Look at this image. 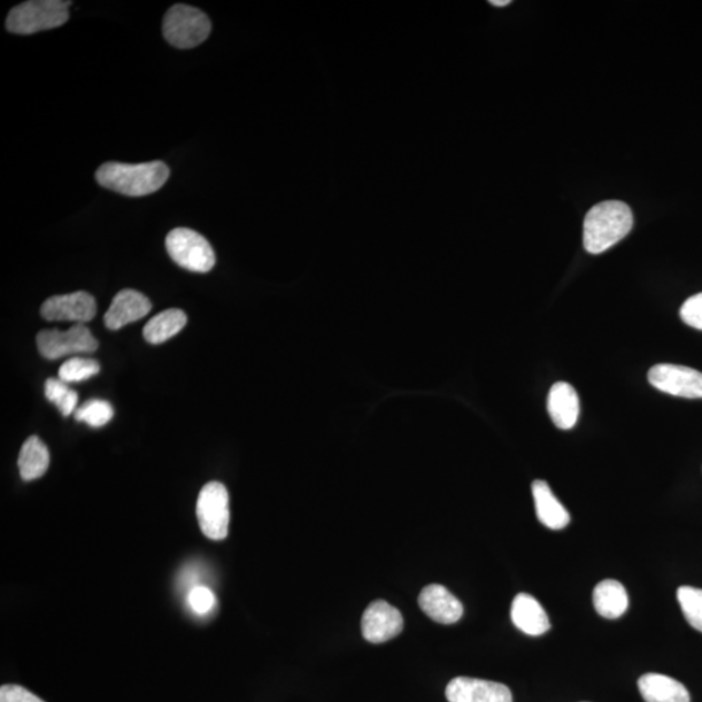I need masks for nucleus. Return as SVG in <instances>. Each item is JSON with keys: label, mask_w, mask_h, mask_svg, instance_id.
<instances>
[{"label": "nucleus", "mask_w": 702, "mask_h": 702, "mask_svg": "<svg viewBox=\"0 0 702 702\" xmlns=\"http://www.w3.org/2000/svg\"><path fill=\"white\" fill-rule=\"evenodd\" d=\"M96 177L100 187L120 192L122 196L144 197L165 187L169 168L159 160L141 165L107 161L98 168Z\"/></svg>", "instance_id": "f257e3e1"}, {"label": "nucleus", "mask_w": 702, "mask_h": 702, "mask_svg": "<svg viewBox=\"0 0 702 702\" xmlns=\"http://www.w3.org/2000/svg\"><path fill=\"white\" fill-rule=\"evenodd\" d=\"M634 227L631 208L620 200H606L593 206L584 220V248L601 254L613 248Z\"/></svg>", "instance_id": "f03ea898"}, {"label": "nucleus", "mask_w": 702, "mask_h": 702, "mask_svg": "<svg viewBox=\"0 0 702 702\" xmlns=\"http://www.w3.org/2000/svg\"><path fill=\"white\" fill-rule=\"evenodd\" d=\"M63 0H32L13 7L6 27L14 34H34L42 30L65 26L69 20V6Z\"/></svg>", "instance_id": "7ed1b4c3"}, {"label": "nucleus", "mask_w": 702, "mask_h": 702, "mask_svg": "<svg viewBox=\"0 0 702 702\" xmlns=\"http://www.w3.org/2000/svg\"><path fill=\"white\" fill-rule=\"evenodd\" d=\"M211 32V21L202 11L187 4H176L166 13L164 34L177 49H192L205 42Z\"/></svg>", "instance_id": "20e7f679"}, {"label": "nucleus", "mask_w": 702, "mask_h": 702, "mask_svg": "<svg viewBox=\"0 0 702 702\" xmlns=\"http://www.w3.org/2000/svg\"><path fill=\"white\" fill-rule=\"evenodd\" d=\"M169 257L176 265L191 273L206 274L215 266V253L210 243L196 230L176 228L166 238Z\"/></svg>", "instance_id": "39448f33"}, {"label": "nucleus", "mask_w": 702, "mask_h": 702, "mask_svg": "<svg viewBox=\"0 0 702 702\" xmlns=\"http://www.w3.org/2000/svg\"><path fill=\"white\" fill-rule=\"evenodd\" d=\"M197 518L206 537L219 542L228 536L230 513L226 485L219 482L205 485L197 501Z\"/></svg>", "instance_id": "423d86ee"}, {"label": "nucleus", "mask_w": 702, "mask_h": 702, "mask_svg": "<svg viewBox=\"0 0 702 702\" xmlns=\"http://www.w3.org/2000/svg\"><path fill=\"white\" fill-rule=\"evenodd\" d=\"M98 342L85 324H75L67 332L45 329L37 335V346L46 359H59L72 354H89L98 349Z\"/></svg>", "instance_id": "0eeeda50"}, {"label": "nucleus", "mask_w": 702, "mask_h": 702, "mask_svg": "<svg viewBox=\"0 0 702 702\" xmlns=\"http://www.w3.org/2000/svg\"><path fill=\"white\" fill-rule=\"evenodd\" d=\"M654 388L668 395L683 398H702V374L696 369L662 364L647 373Z\"/></svg>", "instance_id": "6e6552de"}, {"label": "nucleus", "mask_w": 702, "mask_h": 702, "mask_svg": "<svg viewBox=\"0 0 702 702\" xmlns=\"http://www.w3.org/2000/svg\"><path fill=\"white\" fill-rule=\"evenodd\" d=\"M404 630L403 614L387 601L376 600L362 616V634L367 642L382 644L396 637Z\"/></svg>", "instance_id": "1a4fd4ad"}, {"label": "nucleus", "mask_w": 702, "mask_h": 702, "mask_svg": "<svg viewBox=\"0 0 702 702\" xmlns=\"http://www.w3.org/2000/svg\"><path fill=\"white\" fill-rule=\"evenodd\" d=\"M96 314V299L87 291L50 297L41 307L42 318L48 322L85 324L95 319Z\"/></svg>", "instance_id": "9d476101"}, {"label": "nucleus", "mask_w": 702, "mask_h": 702, "mask_svg": "<svg viewBox=\"0 0 702 702\" xmlns=\"http://www.w3.org/2000/svg\"><path fill=\"white\" fill-rule=\"evenodd\" d=\"M445 694L449 702H513L505 684L467 676L454 678Z\"/></svg>", "instance_id": "9b49d317"}, {"label": "nucleus", "mask_w": 702, "mask_h": 702, "mask_svg": "<svg viewBox=\"0 0 702 702\" xmlns=\"http://www.w3.org/2000/svg\"><path fill=\"white\" fill-rule=\"evenodd\" d=\"M150 299L142 293L134 289H125L115 296L110 308L105 315V324L108 329L118 330L127 324L145 318L151 312Z\"/></svg>", "instance_id": "f8f14e48"}, {"label": "nucleus", "mask_w": 702, "mask_h": 702, "mask_svg": "<svg viewBox=\"0 0 702 702\" xmlns=\"http://www.w3.org/2000/svg\"><path fill=\"white\" fill-rule=\"evenodd\" d=\"M423 613L442 624L457 623L463 615L461 601L452 595L444 585L431 584L421 592L418 599Z\"/></svg>", "instance_id": "ddd939ff"}, {"label": "nucleus", "mask_w": 702, "mask_h": 702, "mask_svg": "<svg viewBox=\"0 0 702 702\" xmlns=\"http://www.w3.org/2000/svg\"><path fill=\"white\" fill-rule=\"evenodd\" d=\"M547 412L555 426L567 431L575 427L581 413L577 393L573 385L567 383H555L547 396Z\"/></svg>", "instance_id": "4468645a"}, {"label": "nucleus", "mask_w": 702, "mask_h": 702, "mask_svg": "<svg viewBox=\"0 0 702 702\" xmlns=\"http://www.w3.org/2000/svg\"><path fill=\"white\" fill-rule=\"evenodd\" d=\"M512 621L516 629L530 636L544 635L551 622L542 604L528 593H520L513 601Z\"/></svg>", "instance_id": "2eb2a0df"}, {"label": "nucleus", "mask_w": 702, "mask_h": 702, "mask_svg": "<svg viewBox=\"0 0 702 702\" xmlns=\"http://www.w3.org/2000/svg\"><path fill=\"white\" fill-rule=\"evenodd\" d=\"M532 495L535 500L537 518L545 527L557 531L568 526L571 516L546 482L532 483Z\"/></svg>", "instance_id": "dca6fc26"}, {"label": "nucleus", "mask_w": 702, "mask_h": 702, "mask_svg": "<svg viewBox=\"0 0 702 702\" xmlns=\"http://www.w3.org/2000/svg\"><path fill=\"white\" fill-rule=\"evenodd\" d=\"M637 685L646 702H691L689 690L668 675L645 674L639 679Z\"/></svg>", "instance_id": "f3484780"}, {"label": "nucleus", "mask_w": 702, "mask_h": 702, "mask_svg": "<svg viewBox=\"0 0 702 702\" xmlns=\"http://www.w3.org/2000/svg\"><path fill=\"white\" fill-rule=\"evenodd\" d=\"M593 605L596 612L606 620H619L629 607L626 589L620 582L607 579L600 582L593 591Z\"/></svg>", "instance_id": "a211bd4d"}, {"label": "nucleus", "mask_w": 702, "mask_h": 702, "mask_svg": "<svg viewBox=\"0 0 702 702\" xmlns=\"http://www.w3.org/2000/svg\"><path fill=\"white\" fill-rule=\"evenodd\" d=\"M18 463L22 481L32 482L40 479L48 472L50 465L48 446L45 445L40 437L30 436L22 444Z\"/></svg>", "instance_id": "6ab92c4d"}, {"label": "nucleus", "mask_w": 702, "mask_h": 702, "mask_svg": "<svg viewBox=\"0 0 702 702\" xmlns=\"http://www.w3.org/2000/svg\"><path fill=\"white\" fill-rule=\"evenodd\" d=\"M188 318L180 308H168L160 313L146 324L144 328V337L146 342L159 345L172 338L187 326Z\"/></svg>", "instance_id": "aec40b11"}, {"label": "nucleus", "mask_w": 702, "mask_h": 702, "mask_svg": "<svg viewBox=\"0 0 702 702\" xmlns=\"http://www.w3.org/2000/svg\"><path fill=\"white\" fill-rule=\"evenodd\" d=\"M45 395L51 404L59 408V412L63 416L75 414L77 411L79 395H77L73 389L68 388L67 383L61 382L60 379H49L46 382Z\"/></svg>", "instance_id": "412c9836"}, {"label": "nucleus", "mask_w": 702, "mask_h": 702, "mask_svg": "<svg viewBox=\"0 0 702 702\" xmlns=\"http://www.w3.org/2000/svg\"><path fill=\"white\" fill-rule=\"evenodd\" d=\"M113 408L103 399H90L75 412V419L89 424L92 428L106 426L112 419Z\"/></svg>", "instance_id": "4be33fe9"}, {"label": "nucleus", "mask_w": 702, "mask_h": 702, "mask_svg": "<svg viewBox=\"0 0 702 702\" xmlns=\"http://www.w3.org/2000/svg\"><path fill=\"white\" fill-rule=\"evenodd\" d=\"M676 597L686 622L702 632V590L684 585L678 590Z\"/></svg>", "instance_id": "5701e85b"}, {"label": "nucleus", "mask_w": 702, "mask_h": 702, "mask_svg": "<svg viewBox=\"0 0 702 702\" xmlns=\"http://www.w3.org/2000/svg\"><path fill=\"white\" fill-rule=\"evenodd\" d=\"M100 366L96 359L72 358L61 365L59 379L65 383H77L90 379L98 375Z\"/></svg>", "instance_id": "b1692460"}, {"label": "nucleus", "mask_w": 702, "mask_h": 702, "mask_svg": "<svg viewBox=\"0 0 702 702\" xmlns=\"http://www.w3.org/2000/svg\"><path fill=\"white\" fill-rule=\"evenodd\" d=\"M681 318L686 326L702 330V293L685 300Z\"/></svg>", "instance_id": "393cba45"}, {"label": "nucleus", "mask_w": 702, "mask_h": 702, "mask_svg": "<svg viewBox=\"0 0 702 702\" xmlns=\"http://www.w3.org/2000/svg\"><path fill=\"white\" fill-rule=\"evenodd\" d=\"M216 599L210 589L196 587L190 592L189 604L197 614L210 613L215 606Z\"/></svg>", "instance_id": "a878e982"}, {"label": "nucleus", "mask_w": 702, "mask_h": 702, "mask_svg": "<svg viewBox=\"0 0 702 702\" xmlns=\"http://www.w3.org/2000/svg\"><path fill=\"white\" fill-rule=\"evenodd\" d=\"M0 702H45L34 693L18 684L0 686Z\"/></svg>", "instance_id": "bb28decb"}, {"label": "nucleus", "mask_w": 702, "mask_h": 702, "mask_svg": "<svg viewBox=\"0 0 702 702\" xmlns=\"http://www.w3.org/2000/svg\"><path fill=\"white\" fill-rule=\"evenodd\" d=\"M490 3L495 7H505L511 4L512 2L511 0H491Z\"/></svg>", "instance_id": "cd10ccee"}]
</instances>
